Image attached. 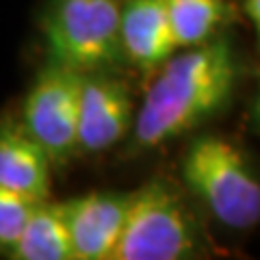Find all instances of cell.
Returning a JSON list of instances; mask_svg holds the SVG:
<instances>
[{
  "instance_id": "cell-1",
  "label": "cell",
  "mask_w": 260,
  "mask_h": 260,
  "mask_svg": "<svg viewBox=\"0 0 260 260\" xmlns=\"http://www.w3.org/2000/svg\"><path fill=\"white\" fill-rule=\"evenodd\" d=\"M133 121L130 152H148L221 111L232 98L239 63L225 39L198 44L160 65Z\"/></svg>"
},
{
  "instance_id": "cell-13",
  "label": "cell",
  "mask_w": 260,
  "mask_h": 260,
  "mask_svg": "<svg viewBox=\"0 0 260 260\" xmlns=\"http://www.w3.org/2000/svg\"><path fill=\"white\" fill-rule=\"evenodd\" d=\"M245 11L260 28V0H245Z\"/></svg>"
},
{
  "instance_id": "cell-6",
  "label": "cell",
  "mask_w": 260,
  "mask_h": 260,
  "mask_svg": "<svg viewBox=\"0 0 260 260\" xmlns=\"http://www.w3.org/2000/svg\"><path fill=\"white\" fill-rule=\"evenodd\" d=\"M133 126V102L121 80L104 74H83L78 100L76 152L98 154L113 148Z\"/></svg>"
},
{
  "instance_id": "cell-3",
  "label": "cell",
  "mask_w": 260,
  "mask_h": 260,
  "mask_svg": "<svg viewBox=\"0 0 260 260\" xmlns=\"http://www.w3.org/2000/svg\"><path fill=\"white\" fill-rule=\"evenodd\" d=\"M198 249V225L180 191L169 180H152L133 193L111 260H180Z\"/></svg>"
},
{
  "instance_id": "cell-9",
  "label": "cell",
  "mask_w": 260,
  "mask_h": 260,
  "mask_svg": "<svg viewBox=\"0 0 260 260\" xmlns=\"http://www.w3.org/2000/svg\"><path fill=\"white\" fill-rule=\"evenodd\" d=\"M52 160L11 117L0 119V186L42 202L50 195Z\"/></svg>"
},
{
  "instance_id": "cell-12",
  "label": "cell",
  "mask_w": 260,
  "mask_h": 260,
  "mask_svg": "<svg viewBox=\"0 0 260 260\" xmlns=\"http://www.w3.org/2000/svg\"><path fill=\"white\" fill-rule=\"evenodd\" d=\"M35 204V200L0 186V254L9 256V251L15 247Z\"/></svg>"
},
{
  "instance_id": "cell-4",
  "label": "cell",
  "mask_w": 260,
  "mask_h": 260,
  "mask_svg": "<svg viewBox=\"0 0 260 260\" xmlns=\"http://www.w3.org/2000/svg\"><path fill=\"white\" fill-rule=\"evenodd\" d=\"M119 0H54L44 22L48 59L80 74L121 59Z\"/></svg>"
},
{
  "instance_id": "cell-5",
  "label": "cell",
  "mask_w": 260,
  "mask_h": 260,
  "mask_svg": "<svg viewBox=\"0 0 260 260\" xmlns=\"http://www.w3.org/2000/svg\"><path fill=\"white\" fill-rule=\"evenodd\" d=\"M80 83V72L48 63L24 102L20 124L44 148L52 165H63L76 154Z\"/></svg>"
},
{
  "instance_id": "cell-7",
  "label": "cell",
  "mask_w": 260,
  "mask_h": 260,
  "mask_svg": "<svg viewBox=\"0 0 260 260\" xmlns=\"http://www.w3.org/2000/svg\"><path fill=\"white\" fill-rule=\"evenodd\" d=\"M133 193L98 191L63 204L74 260H111L126 223Z\"/></svg>"
},
{
  "instance_id": "cell-10",
  "label": "cell",
  "mask_w": 260,
  "mask_h": 260,
  "mask_svg": "<svg viewBox=\"0 0 260 260\" xmlns=\"http://www.w3.org/2000/svg\"><path fill=\"white\" fill-rule=\"evenodd\" d=\"M9 258L74 260L63 204H50L48 200L37 202L15 247L9 251Z\"/></svg>"
},
{
  "instance_id": "cell-2",
  "label": "cell",
  "mask_w": 260,
  "mask_h": 260,
  "mask_svg": "<svg viewBox=\"0 0 260 260\" xmlns=\"http://www.w3.org/2000/svg\"><path fill=\"white\" fill-rule=\"evenodd\" d=\"M182 176L191 193L225 228L249 230L260 221V178L234 141L195 139L184 154Z\"/></svg>"
},
{
  "instance_id": "cell-8",
  "label": "cell",
  "mask_w": 260,
  "mask_h": 260,
  "mask_svg": "<svg viewBox=\"0 0 260 260\" xmlns=\"http://www.w3.org/2000/svg\"><path fill=\"white\" fill-rule=\"evenodd\" d=\"M119 44L135 68L158 70L178 48L165 0H128L119 9Z\"/></svg>"
},
{
  "instance_id": "cell-14",
  "label": "cell",
  "mask_w": 260,
  "mask_h": 260,
  "mask_svg": "<svg viewBox=\"0 0 260 260\" xmlns=\"http://www.w3.org/2000/svg\"><path fill=\"white\" fill-rule=\"evenodd\" d=\"M251 121H254L256 130L260 133V91H258V98H256V102H254V109H251Z\"/></svg>"
},
{
  "instance_id": "cell-11",
  "label": "cell",
  "mask_w": 260,
  "mask_h": 260,
  "mask_svg": "<svg viewBox=\"0 0 260 260\" xmlns=\"http://www.w3.org/2000/svg\"><path fill=\"white\" fill-rule=\"evenodd\" d=\"M167 18L178 46H198L230 20L225 0H165Z\"/></svg>"
}]
</instances>
